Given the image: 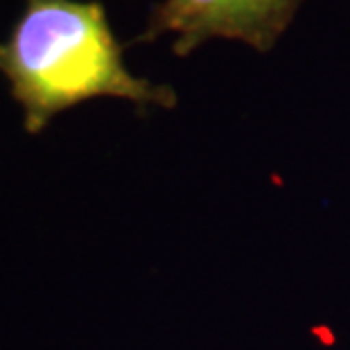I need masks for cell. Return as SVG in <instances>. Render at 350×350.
<instances>
[{
	"label": "cell",
	"instance_id": "7a4b0ae2",
	"mask_svg": "<svg viewBox=\"0 0 350 350\" xmlns=\"http://www.w3.org/2000/svg\"><path fill=\"white\" fill-rule=\"evenodd\" d=\"M303 0H161L150 12L136 43L174 34L176 57H188L213 39L242 41L269 52L292 25Z\"/></svg>",
	"mask_w": 350,
	"mask_h": 350
},
{
	"label": "cell",
	"instance_id": "6da1fadb",
	"mask_svg": "<svg viewBox=\"0 0 350 350\" xmlns=\"http://www.w3.org/2000/svg\"><path fill=\"white\" fill-rule=\"evenodd\" d=\"M122 50L98 0H25L0 43V72L23 109L25 129L39 133L66 109L98 98L174 109L172 88L126 70Z\"/></svg>",
	"mask_w": 350,
	"mask_h": 350
}]
</instances>
